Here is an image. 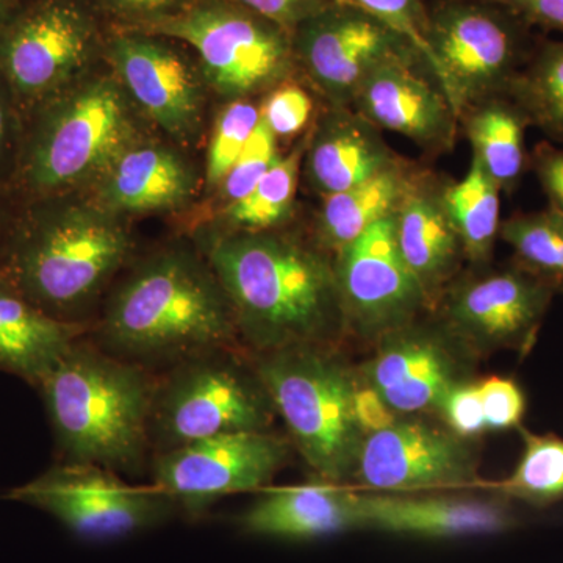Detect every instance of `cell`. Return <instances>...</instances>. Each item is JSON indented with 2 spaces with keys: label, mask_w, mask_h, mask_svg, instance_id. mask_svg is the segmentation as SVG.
Returning <instances> with one entry per match:
<instances>
[{
  "label": "cell",
  "mask_w": 563,
  "mask_h": 563,
  "mask_svg": "<svg viewBox=\"0 0 563 563\" xmlns=\"http://www.w3.org/2000/svg\"><path fill=\"white\" fill-rule=\"evenodd\" d=\"M201 251L228 292L240 340L252 355L339 346L347 336L333 255L314 240L282 229H221L203 240Z\"/></svg>",
  "instance_id": "obj_1"
},
{
  "label": "cell",
  "mask_w": 563,
  "mask_h": 563,
  "mask_svg": "<svg viewBox=\"0 0 563 563\" xmlns=\"http://www.w3.org/2000/svg\"><path fill=\"white\" fill-rule=\"evenodd\" d=\"M87 336L154 374L201 352L244 347L228 292L203 252L187 244L133 265L107 292Z\"/></svg>",
  "instance_id": "obj_2"
},
{
  "label": "cell",
  "mask_w": 563,
  "mask_h": 563,
  "mask_svg": "<svg viewBox=\"0 0 563 563\" xmlns=\"http://www.w3.org/2000/svg\"><path fill=\"white\" fill-rule=\"evenodd\" d=\"M44 199L2 236L0 277L55 320L88 329L131 261V231L91 199Z\"/></svg>",
  "instance_id": "obj_3"
},
{
  "label": "cell",
  "mask_w": 563,
  "mask_h": 563,
  "mask_svg": "<svg viewBox=\"0 0 563 563\" xmlns=\"http://www.w3.org/2000/svg\"><path fill=\"white\" fill-rule=\"evenodd\" d=\"M155 374L80 336L40 385L60 463L135 473L151 462Z\"/></svg>",
  "instance_id": "obj_4"
},
{
  "label": "cell",
  "mask_w": 563,
  "mask_h": 563,
  "mask_svg": "<svg viewBox=\"0 0 563 563\" xmlns=\"http://www.w3.org/2000/svg\"><path fill=\"white\" fill-rule=\"evenodd\" d=\"M252 361L292 450L318 479L346 484L365 440L354 415L357 369L340 357L339 346L320 344L255 354Z\"/></svg>",
  "instance_id": "obj_5"
},
{
  "label": "cell",
  "mask_w": 563,
  "mask_h": 563,
  "mask_svg": "<svg viewBox=\"0 0 563 563\" xmlns=\"http://www.w3.org/2000/svg\"><path fill=\"white\" fill-rule=\"evenodd\" d=\"M132 103L113 73L87 74L44 102L21 162L25 188L49 198L91 185L139 140Z\"/></svg>",
  "instance_id": "obj_6"
},
{
  "label": "cell",
  "mask_w": 563,
  "mask_h": 563,
  "mask_svg": "<svg viewBox=\"0 0 563 563\" xmlns=\"http://www.w3.org/2000/svg\"><path fill=\"white\" fill-rule=\"evenodd\" d=\"M276 417L250 351L201 352L155 374L151 457L222 433L272 431Z\"/></svg>",
  "instance_id": "obj_7"
},
{
  "label": "cell",
  "mask_w": 563,
  "mask_h": 563,
  "mask_svg": "<svg viewBox=\"0 0 563 563\" xmlns=\"http://www.w3.org/2000/svg\"><path fill=\"white\" fill-rule=\"evenodd\" d=\"M539 40L493 0H437L429 9L431 68L459 120L477 103L507 96Z\"/></svg>",
  "instance_id": "obj_8"
},
{
  "label": "cell",
  "mask_w": 563,
  "mask_h": 563,
  "mask_svg": "<svg viewBox=\"0 0 563 563\" xmlns=\"http://www.w3.org/2000/svg\"><path fill=\"white\" fill-rule=\"evenodd\" d=\"M141 32L195 51L203 79L231 101L266 95L298 77L291 33L231 0H196L184 13Z\"/></svg>",
  "instance_id": "obj_9"
},
{
  "label": "cell",
  "mask_w": 563,
  "mask_h": 563,
  "mask_svg": "<svg viewBox=\"0 0 563 563\" xmlns=\"http://www.w3.org/2000/svg\"><path fill=\"white\" fill-rule=\"evenodd\" d=\"M106 38L91 0H27L0 25V77L14 98L44 103L103 58Z\"/></svg>",
  "instance_id": "obj_10"
},
{
  "label": "cell",
  "mask_w": 563,
  "mask_h": 563,
  "mask_svg": "<svg viewBox=\"0 0 563 563\" xmlns=\"http://www.w3.org/2000/svg\"><path fill=\"white\" fill-rule=\"evenodd\" d=\"M558 295L512 262L459 274L431 314L472 357L496 351L528 354Z\"/></svg>",
  "instance_id": "obj_11"
},
{
  "label": "cell",
  "mask_w": 563,
  "mask_h": 563,
  "mask_svg": "<svg viewBox=\"0 0 563 563\" xmlns=\"http://www.w3.org/2000/svg\"><path fill=\"white\" fill-rule=\"evenodd\" d=\"M7 498L51 514L88 542L124 539L166 523L179 512L155 485L135 487L110 470L77 463H58L13 488Z\"/></svg>",
  "instance_id": "obj_12"
},
{
  "label": "cell",
  "mask_w": 563,
  "mask_h": 563,
  "mask_svg": "<svg viewBox=\"0 0 563 563\" xmlns=\"http://www.w3.org/2000/svg\"><path fill=\"white\" fill-rule=\"evenodd\" d=\"M291 43L298 76L312 85L329 109H352L374 69L393 58L420 54L409 40L355 3L324 7L295 29Z\"/></svg>",
  "instance_id": "obj_13"
},
{
  "label": "cell",
  "mask_w": 563,
  "mask_h": 563,
  "mask_svg": "<svg viewBox=\"0 0 563 563\" xmlns=\"http://www.w3.org/2000/svg\"><path fill=\"white\" fill-rule=\"evenodd\" d=\"M291 450L290 440L273 431L222 433L152 455V485L179 512L199 517L222 496L266 487Z\"/></svg>",
  "instance_id": "obj_14"
},
{
  "label": "cell",
  "mask_w": 563,
  "mask_h": 563,
  "mask_svg": "<svg viewBox=\"0 0 563 563\" xmlns=\"http://www.w3.org/2000/svg\"><path fill=\"white\" fill-rule=\"evenodd\" d=\"M393 214L333 255L346 335L372 344L431 313L428 296L399 252Z\"/></svg>",
  "instance_id": "obj_15"
},
{
  "label": "cell",
  "mask_w": 563,
  "mask_h": 563,
  "mask_svg": "<svg viewBox=\"0 0 563 563\" xmlns=\"http://www.w3.org/2000/svg\"><path fill=\"white\" fill-rule=\"evenodd\" d=\"M185 47L155 33L107 27L103 60L141 111L174 140L190 143L201 128L207 81Z\"/></svg>",
  "instance_id": "obj_16"
},
{
  "label": "cell",
  "mask_w": 563,
  "mask_h": 563,
  "mask_svg": "<svg viewBox=\"0 0 563 563\" xmlns=\"http://www.w3.org/2000/svg\"><path fill=\"white\" fill-rule=\"evenodd\" d=\"M352 477L366 492L377 493H429L483 484L472 440L422 415L399 417L383 431L366 435Z\"/></svg>",
  "instance_id": "obj_17"
},
{
  "label": "cell",
  "mask_w": 563,
  "mask_h": 563,
  "mask_svg": "<svg viewBox=\"0 0 563 563\" xmlns=\"http://www.w3.org/2000/svg\"><path fill=\"white\" fill-rule=\"evenodd\" d=\"M358 376L399 417L435 412L444 393L470 377L474 357L433 318L417 320L374 343Z\"/></svg>",
  "instance_id": "obj_18"
},
{
  "label": "cell",
  "mask_w": 563,
  "mask_h": 563,
  "mask_svg": "<svg viewBox=\"0 0 563 563\" xmlns=\"http://www.w3.org/2000/svg\"><path fill=\"white\" fill-rule=\"evenodd\" d=\"M352 110L380 131L406 136L429 157L453 151L461 129L453 103L420 54L393 58L374 69Z\"/></svg>",
  "instance_id": "obj_19"
},
{
  "label": "cell",
  "mask_w": 563,
  "mask_h": 563,
  "mask_svg": "<svg viewBox=\"0 0 563 563\" xmlns=\"http://www.w3.org/2000/svg\"><path fill=\"white\" fill-rule=\"evenodd\" d=\"M361 529L421 539H455L510 531L518 525L506 498L437 493L357 492Z\"/></svg>",
  "instance_id": "obj_20"
},
{
  "label": "cell",
  "mask_w": 563,
  "mask_h": 563,
  "mask_svg": "<svg viewBox=\"0 0 563 563\" xmlns=\"http://www.w3.org/2000/svg\"><path fill=\"white\" fill-rule=\"evenodd\" d=\"M444 177L420 166L401 206L393 214L399 252L428 296L431 312L466 263L444 203Z\"/></svg>",
  "instance_id": "obj_21"
},
{
  "label": "cell",
  "mask_w": 563,
  "mask_h": 563,
  "mask_svg": "<svg viewBox=\"0 0 563 563\" xmlns=\"http://www.w3.org/2000/svg\"><path fill=\"white\" fill-rule=\"evenodd\" d=\"M91 185L92 202L125 218L179 209L195 195L196 176L190 163L173 147L139 139Z\"/></svg>",
  "instance_id": "obj_22"
},
{
  "label": "cell",
  "mask_w": 563,
  "mask_h": 563,
  "mask_svg": "<svg viewBox=\"0 0 563 563\" xmlns=\"http://www.w3.org/2000/svg\"><path fill=\"white\" fill-rule=\"evenodd\" d=\"M380 129L352 109H329L310 125L303 174L321 198L350 190L401 161Z\"/></svg>",
  "instance_id": "obj_23"
},
{
  "label": "cell",
  "mask_w": 563,
  "mask_h": 563,
  "mask_svg": "<svg viewBox=\"0 0 563 563\" xmlns=\"http://www.w3.org/2000/svg\"><path fill=\"white\" fill-rule=\"evenodd\" d=\"M251 536L285 540H312L361 529L357 490L346 484L313 481L263 493L239 518Z\"/></svg>",
  "instance_id": "obj_24"
},
{
  "label": "cell",
  "mask_w": 563,
  "mask_h": 563,
  "mask_svg": "<svg viewBox=\"0 0 563 563\" xmlns=\"http://www.w3.org/2000/svg\"><path fill=\"white\" fill-rule=\"evenodd\" d=\"M87 332L44 313L0 277V372L38 390L65 352Z\"/></svg>",
  "instance_id": "obj_25"
},
{
  "label": "cell",
  "mask_w": 563,
  "mask_h": 563,
  "mask_svg": "<svg viewBox=\"0 0 563 563\" xmlns=\"http://www.w3.org/2000/svg\"><path fill=\"white\" fill-rule=\"evenodd\" d=\"M418 169L420 166L401 158L372 179L322 198L314 218V243L335 255L374 224L391 217L401 206Z\"/></svg>",
  "instance_id": "obj_26"
},
{
  "label": "cell",
  "mask_w": 563,
  "mask_h": 563,
  "mask_svg": "<svg viewBox=\"0 0 563 563\" xmlns=\"http://www.w3.org/2000/svg\"><path fill=\"white\" fill-rule=\"evenodd\" d=\"M459 124L472 144L473 157L501 192L512 195L529 168L525 144L529 122L520 107L509 96H499L466 110Z\"/></svg>",
  "instance_id": "obj_27"
},
{
  "label": "cell",
  "mask_w": 563,
  "mask_h": 563,
  "mask_svg": "<svg viewBox=\"0 0 563 563\" xmlns=\"http://www.w3.org/2000/svg\"><path fill=\"white\" fill-rule=\"evenodd\" d=\"M444 203L470 268L490 266L501 229V190L476 158L461 181L446 179Z\"/></svg>",
  "instance_id": "obj_28"
},
{
  "label": "cell",
  "mask_w": 563,
  "mask_h": 563,
  "mask_svg": "<svg viewBox=\"0 0 563 563\" xmlns=\"http://www.w3.org/2000/svg\"><path fill=\"white\" fill-rule=\"evenodd\" d=\"M309 136L310 129L287 155H280L279 161L258 180L250 195L222 209V231L266 232L287 224L295 207Z\"/></svg>",
  "instance_id": "obj_29"
},
{
  "label": "cell",
  "mask_w": 563,
  "mask_h": 563,
  "mask_svg": "<svg viewBox=\"0 0 563 563\" xmlns=\"http://www.w3.org/2000/svg\"><path fill=\"white\" fill-rule=\"evenodd\" d=\"M507 96L523 111L529 128L563 146V41L540 36Z\"/></svg>",
  "instance_id": "obj_30"
},
{
  "label": "cell",
  "mask_w": 563,
  "mask_h": 563,
  "mask_svg": "<svg viewBox=\"0 0 563 563\" xmlns=\"http://www.w3.org/2000/svg\"><path fill=\"white\" fill-rule=\"evenodd\" d=\"M520 429L523 454L517 468L498 483H483L506 499H518L533 507H548L563 499V439L554 433Z\"/></svg>",
  "instance_id": "obj_31"
},
{
  "label": "cell",
  "mask_w": 563,
  "mask_h": 563,
  "mask_svg": "<svg viewBox=\"0 0 563 563\" xmlns=\"http://www.w3.org/2000/svg\"><path fill=\"white\" fill-rule=\"evenodd\" d=\"M499 239L514 251L518 266L563 292V217L553 207L515 213L501 221Z\"/></svg>",
  "instance_id": "obj_32"
},
{
  "label": "cell",
  "mask_w": 563,
  "mask_h": 563,
  "mask_svg": "<svg viewBox=\"0 0 563 563\" xmlns=\"http://www.w3.org/2000/svg\"><path fill=\"white\" fill-rule=\"evenodd\" d=\"M261 121V107L251 99L229 101L218 114L211 133L206 161V187L209 191L220 190L236 158L240 157L252 132Z\"/></svg>",
  "instance_id": "obj_33"
},
{
  "label": "cell",
  "mask_w": 563,
  "mask_h": 563,
  "mask_svg": "<svg viewBox=\"0 0 563 563\" xmlns=\"http://www.w3.org/2000/svg\"><path fill=\"white\" fill-rule=\"evenodd\" d=\"M277 141L279 139L261 118L242 154L236 158L235 165L232 166L218 190L222 209L242 201L244 196L250 195L252 188L269 172L274 163L279 161L280 152Z\"/></svg>",
  "instance_id": "obj_34"
},
{
  "label": "cell",
  "mask_w": 563,
  "mask_h": 563,
  "mask_svg": "<svg viewBox=\"0 0 563 563\" xmlns=\"http://www.w3.org/2000/svg\"><path fill=\"white\" fill-rule=\"evenodd\" d=\"M312 114V96L296 77L266 92L261 106V118L277 139H291L306 131Z\"/></svg>",
  "instance_id": "obj_35"
},
{
  "label": "cell",
  "mask_w": 563,
  "mask_h": 563,
  "mask_svg": "<svg viewBox=\"0 0 563 563\" xmlns=\"http://www.w3.org/2000/svg\"><path fill=\"white\" fill-rule=\"evenodd\" d=\"M413 44L431 66L428 46L429 9L422 0H352ZM432 69V68H431Z\"/></svg>",
  "instance_id": "obj_36"
},
{
  "label": "cell",
  "mask_w": 563,
  "mask_h": 563,
  "mask_svg": "<svg viewBox=\"0 0 563 563\" xmlns=\"http://www.w3.org/2000/svg\"><path fill=\"white\" fill-rule=\"evenodd\" d=\"M196 0H91L109 27L143 31L190 9Z\"/></svg>",
  "instance_id": "obj_37"
},
{
  "label": "cell",
  "mask_w": 563,
  "mask_h": 563,
  "mask_svg": "<svg viewBox=\"0 0 563 563\" xmlns=\"http://www.w3.org/2000/svg\"><path fill=\"white\" fill-rule=\"evenodd\" d=\"M433 413L462 439L473 440L487 431L479 383L476 380H462L453 385L444 393Z\"/></svg>",
  "instance_id": "obj_38"
},
{
  "label": "cell",
  "mask_w": 563,
  "mask_h": 563,
  "mask_svg": "<svg viewBox=\"0 0 563 563\" xmlns=\"http://www.w3.org/2000/svg\"><path fill=\"white\" fill-rule=\"evenodd\" d=\"M487 431L520 428L526 413V396L509 377L492 376L479 380Z\"/></svg>",
  "instance_id": "obj_39"
},
{
  "label": "cell",
  "mask_w": 563,
  "mask_h": 563,
  "mask_svg": "<svg viewBox=\"0 0 563 563\" xmlns=\"http://www.w3.org/2000/svg\"><path fill=\"white\" fill-rule=\"evenodd\" d=\"M529 169L536 174L550 207L563 217V146L542 141L529 154Z\"/></svg>",
  "instance_id": "obj_40"
},
{
  "label": "cell",
  "mask_w": 563,
  "mask_h": 563,
  "mask_svg": "<svg viewBox=\"0 0 563 563\" xmlns=\"http://www.w3.org/2000/svg\"><path fill=\"white\" fill-rule=\"evenodd\" d=\"M231 2L276 22L290 33L295 32V29L307 18L335 3L331 0H231Z\"/></svg>",
  "instance_id": "obj_41"
},
{
  "label": "cell",
  "mask_w": 563,
  "mask_h": 563,
  "mask_svg": "<svg viewBox=\"0 0 563 563\" xmlns=\"http://www.w3.org/2000/svg\"><path fill=\"white\" fill-rule=\"evenodd\" d=\"M354 415L363 435L383 431L398 420L383 396L358 376L354 388Z\"/></svg>",
  "instance_id": "obj_42"
},
{
  "label": "cell",
  "mask_w": 563,
  "mask_h": 563,
  "mask_svg": "<svg viewBox=\"0 0 563 563\" xmlns=\"http://www.w3.org/2000/svg\"><path fill=\"white\" fill-rule=\"evenodd\" d=\"M532 29L563 33V0H493Z\"/></svg>",
  "instance_id": "obj_43"
},
{
  "label": "cell",
  "mask_w": 563,
  "mask_h": 563,
  "mask_svg": "<svg viewBox=\"0 0 563 563\" xmlns=\"http://www.w3.org/2000/svg\"><path fill=\"white\" fill-rule=\"evenodd\" d=\"M2 77H0V162L5 158L10 150L11 133H13V120H11L10 102L7 92L3 90Z\"/></svg>",
  "instance_id": "obj_44"
},
{
  "label": "cell",
  "mask_w": 563,
  "mask_h": 563,
  "mask_svg": "<svg viewBox=\"0 0 563 563\" xmlns=\"http://www.w3.org/2000/svg\"><path fill=\"white\" fill-rule=\"evenodd\" d=\"M20 7V3L14 2V0H0V25L3 24L11 13Z\"/></svg>",
  "instance_id": "obj_45"
},
{
  "label": "cell",
  "mask_w": 563,
  "mask_h": 563,
  "mask_svg": "<svg viewBox=\"0 0 563 563\" xmlns=\"http://www.w3.org/2000/svg\"><path fill=\"white\" fill-rule=\"evenodd\" d=\"M331 2H335V3H354V2H352V0H331Z\"/></svg>",
  "instance_id": "obj_46"
},
{
  "label": "cell",
  "mask_w": 563,
  "mask_h": 563,
  "mask_svg": "<svg viewBox=\"0 0 563 563\" xmlns=\"http://www.w3.org/2000/svg\"><path fill=\"white\" fill-rule=\"evenodd\" d=\"M14 2L20 3L21 5V3L27 2V0H14Z\"/></svg>",
  "instance_id": "obj_47"
},
{
  "label": "cell",
  "mask_w": 563,
  "mask_h": 563,
  "mask_svg": "<svg viewBox=\"0 0 563 563\" xmlns=\"http://www.w3.org/2000/svg\"><path fill=\"white\" fill-rule=\"evenodd\" d=\"M2 236H3L2 233H0V242H2Z\"/></svg>",
  "instance_id": "obj_48"
}]
</instances>
